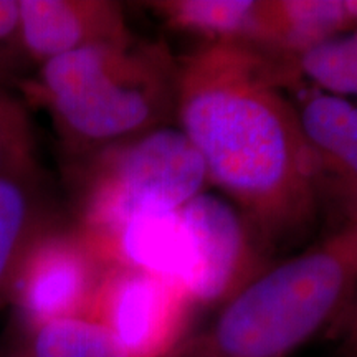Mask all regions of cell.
<instances>
[{
	"instance_id": "obj_1",
	"label": "cell",
	"mask_w": 357,
	"mask_h": 357,
	"mask_svg": "<svg viewBox=\"0 0 357 357\" xmlns=\"http://www.w3.org/2000/svg\"><path fill=\"white\" fill-rule=\"evenodd\" d=\"M176 124L268 253L303 242L323 200L280 60L238 43L181 58Z\"/></svg>"
},
{
	"instance_id": "obj_2",
	"label": "cell",
	"mask_w": 357,
	"mask_h": 357,
	"mask_svg": "<svg viewBox=\"0 0 357 357\" xmlns=\"http://www.w3.org/2000/svg\"><path fill=\"white\" fill-rule=\"evenodd\" d=\"M178 61L160 40L132 35L38 66L19 86L50 116L66 160L176 124Z\"/></svg>"
},
{
	"instance_id": "obj_3",
	"label": "cell",
	"mask_w": 357,
	"mask_h": 357,
	"mask_svg": "<svg viewBox=\"0 0 357 357\" xmlns=\"http://www.w3.org/2000/svg\"><path fill=\"white\" fill-rule=\"evenodd\" d=\"M356 289L357 229L344 223L268 265L167 357H288L334 321H344Z\"/></svg>"
},
{
	"instance_id": "obj_4",
	"label": "cell",
	"mask_w": 357,
	"mask_h": 357,
	"mask_svg": "<svg viewBox=\"0 0 357 357\" xmlns=\"http://www.w3.org/2000/svg\"><path fill=\"white\" fill-rule=\"evenodd\" d=\"M71 222L96 245L146 213L181 208L207 190L205 166L177 124L68 160Z\"/></svg>"
},
{
	"instance_id": "obj_5",
	"label": "cell",
	"mask_w": 357,
	"mask_h": 357,
	"mask_svg": "<svg viewBox=\"0 0 357 357\" xmlns=\"http://www.w3.org/2000/svg\"><path fill=\"white\" fill-rule=\"evenodd\" d=\"M106 266L73 222H58L35 240L13 280L8 306L17 324L86 318Z\"/></svg>"
},
{
	"instance_id": "obj_6",
	"label": "cell",
	"mask_w": 357,
	"mask_h": 357,
	"mask_svg": "<svg viewBox=\"0 0 357 357\" xmlns=\"http://www.w3.org/2000/svg\"><path fill=\"white\" fill-rule=\"evenodd\" d=\"M181 215L192 260L184 291L194 306L225 305L271 265L247 217L222 194L200 192Z\"/></svg>"
},
{
	"instance_id": "obj_7",
	"label": "cell",
	"mask_w": 357,
	"mask_h": 357,
	"mask_svg": "<svg viewBox=\"0 0 357 357\" xmlns=\"http://www.w3.org/2000/svg\"><path fill=\"white\" fill-rule=\"evenodd\" d=\"M194 307L171 281L109 263L86 318L108 329L126 357H167L187 337Z\"/></svg>"
},
{
	"instance_id": "obj_8",
	"label": "cell",
	"mask_w": 357,
	"mask_h": 357,
	"mask_svg": "<svg viewBox=\"0 0 357 357\" xmlns=\"http://www.w3.org/2000/svg\"><path fill=\"white\" fill-rule=\"evenodd\" d=\"M287 91L314 164L323 205L337 204L347 223L357 212V105L296 79H288Z\"/></svg>"
},
{
	"instance_id": "obj_9",
	"label": "cell",
	"mask_w": 357,
	"mask_h": 357,
	"mask_svg": "<svg viewBox=\"0 0 357 357\" xmlns=\"http://www.w3.org/2000/svg\"><path fill=\"white\" fill-rule=\"evenodd\" d=\"M22 50L35 70L47 61L132 37L123 3L113 0H19Z\"/></svg>"
},
{
	"instance_id": "obj_10",
	"label": "cell",
	"mask_w": 357,
	"mask_h": 357,
	"mask_svg": "<svg viewBox=\"0 0 357 357\" xmlns=\"http://www.w3.org/2000/svg\"><path fill=\"white\" fill-rule=\"evenodd\" d=\"M61 220L37 155L0 171V310L10 301L13 280L29 248Z\"/></svg>"
},
{
	"instance_id": "obj_11",
	"label": "cell",
	"mask_w": 357,
	"mask_h": 357,
	"mask_svg": "<svg viewBox=\"0 0 357 357\" xmlns=\"http://www.w3.org/2000/svg\"><path fill=\"white\" fill-rule=\"evenodd\" d=\"M146 6L171 30L202 43L253 48L260 32L263 0H155Z\"/></svg>"
},
{
	"instance_id": "obj_12",
	"label": "cell",
	"mask_w": 357,
	"mask_h": 357,
	"mask_svg": "<svg viewBox=\"0 0 357 357\" xmlns=\"http://www.w3.org/2000/svg\"><path fill=\"white\" fill-rule=\"evenodd\" d=\"M0 357H126L106 328L89 318L15 326Z\"/></svg>"
},
{
	"instance_id": "obj_13",
	"label": "cell",
	"mask_w": 357,
	"mask_h": 357,
	"mask_svg": "<svg viewBox=\"0 0 357 357\" xmlns=\"http://www.w3.org/2000/svg\"><path fill=\"white\" fill-rule=\"evenodd\" d=\"M281 63L289 79L356 100L357 105V30L314 45Z\"/></svg>"
},
{
	"instance_id": "obj_14",
	"label": "cell",
	"mask_w": 357,
	"mask_h": 357,
	"mask_svg": "<svg viewBox=\"0 0 357 357\" xmlns=\"http://www.w3.org/2000/svg\"><path fill=\"white\" fill-rule=\"evenodd\" d=\"M37 155L32 121L17 93L0 89V171Z\"/></svg>"
},
{
	"instance_id": "obj_15",
	"label": "cell",
	"mask_w": 357,
	"mask_h": 357,
	"mask_svg": "<svg viewBox=\"0 0 357 357\" xmlns=\"http://www.w3.org/2000/svg\"><path fill=\"white\" fill-rule=\"evenodd\" d=\"M20 40L19 0H0V84L17 93V86L29 77Z\"/></svg>"
},
{
	"instance_id": "obj_16",
	"label": "cell",
	"mask_w": 357,
	"mask_h": 357,
	"mask_svg": "<svg viewBox=\"0 0 357 357\" xmlns=\"http://www.w3.org/2000/svg\"><path fill=\"white\" fill-rule=\"evenodd\" d=\"M344 354L357 357V289L344 318Z\"/></svg>"
},
{
	"instance_id": "obj_17",
	"label": "cell",
	"mask_w": 357,
	"mask_h": 357,
	"mask_svg": "<svg viewBox=\"0 0 357 357\" xmlns=\"http://www.w3.org/2000/svg\"><path fill=\"white\" fill-rule=\"evenodd\" d=\"M347 223H351V225H354V227H356V229H357V212H356V215H354V217H352V218H351V220H349V222H347Z\"/></svg>"
},
{
	"instance_id": "obj_18",
	"label": "cell",
	"mask_w": 357,
	"mask_h": 357,
	"mask_svg": "<svg viewBox=\"0 0 357 357\" xmlns=\"http://www.w3.org/2000/svg\"><path fill=\"white\" fill-rule=\"evenodd\" d=\"M0 89H7V88H3V86H2V84H0ZM8 91H10V89H8Z\"/></svg>"
}]
</instances>
